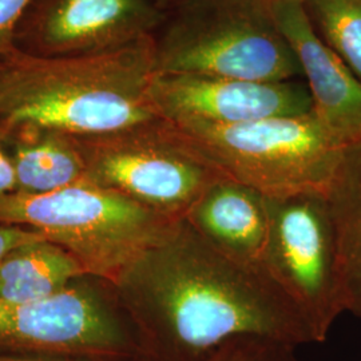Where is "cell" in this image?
<instances>
[{"instance_id": "6da1fadb", "label": "cell", "mask_w": 361, "mask_h": 361, "mask_svg": "<svg viewBox=\"0 0 361 361\" xmlns=\"http://www.w3.org/2000/svg\"><path fill=\"white\" fill-rule=\"evenodd\" d=\"M116 286L150 360H205L241 336L319 344L301 310L262 267L219 253L185 219Z\"/></svg>"}, {"instance_id": "7a4b0ae2", "label": "cell", "mask_w": 361, "mask_h": 361, "mask_svg": "<svg viewBox=\"0 0 361 361\" xmlns=\"http://www.w3.org/2000/svg\"><path fill=\"white\" fill-rule=\"evenodd\" d=\"M154 35L113 51L38 58L0 55V129L38 126L99 135L159 119L150 87Z\"/></svg>"}, {"instance_id": "3957f363", "label": "cell", "mask_w": 361, "mask_h": 361, "mask_svg": "<svg viewBox=\"0 0 361 361\" xmlns=\"http://www.w3.org/2000/svg\"><path fill=\"white\" fill-rule=\"evenodd\" d=\"M178 219L89 180L37 195L0 194V224L43 233L86 274L114 284Z\"/></svg>"}, {"instance_id": "277c9868", "label": "cell", "mask_w": 361, "mask_h": 361, "mask_svg": "<svg viewBox=\"0 0 361 361\" xmlns=\"http://www.w3.org/2000/svg\"><path fill=\"white\" fill-rule=\"evenodd\" d=\"M154 34L155 71L284 82L301 75L269 0H180Z\"/></svg>"}, {"instance_id": "5b68a950", "label": "cell", "mask_w": 361, "mask_h": 361, "mask_svg": "<svg viewBox=\"0 0 361 361\" xmlns=\"http://www.w3.org/2000/svg\"><path fill=\"white\" fill-rule=\"evenodd\" d=\"M171 125L221 174L268 198L326 193L343 152L312 111L238 125Z\"/></svg>"}, {"instance_id": "8992f818", "label": "cell", "mask_w": 361, "mask_h": 361, "mask_svg": "<svg viewBox=\"0 0 361 361\" xmlns=\"http://www.w3.org/2000/svg\"><path fill=\"white\" fill-rule=\"evenodd\" d=\"M0 355L92 361L149 359L116 284L90 274L43 300L0 301Z\"/></svg>"}, {"instance_id": "52a82bcc", "label": "cell", "mask_w": 361, "mask_h": 361, "mask_svg": "<svg viewBox=\"0 0 361 361\" xmlns=\"http://www.w3.org/2000/svg\"><path fill=\"white\" fill-rule=\"evenodd\" d=\"M75 138L86 166L85 180L171 219H183L200 195L224 177L164 118Z\"/></svg>"}, {"instance_id": "ba28073f", "label": "cell", "mask_w": 361, "mask_h": 361, "mask_svg": "<svg viewBox=\"0 0 361 361\" xmlns=\"http://www.w3.org/2000/svg\"><path fill=\"white\" fill-rule=\"evenodd\" d=\"M261 267L296 305L322 344L345 310L335 221L325 193L268 198Z\"/></svg>"}, {"instance_id": "9c48e42d", "label": "cell", "mask_w": 361, "mask_h": 361, "mask_svg": "<svg viewBox=\"0 0 361 361\" xmlns=\"http://www.w3.org/2000/svg\"><path fill=\"white\" fill-rule=\"evenodd\" d=\"M166 18L155 0H34L13 49L38 58L113 51L152 37Z\"/></svg>"}, {"instance_id": "30bf717a", "label": "cell", "mask_w": 361, "mask_h": 361, "mask_svg": "<svg viewBox=\"0 0 361 361\" xmlns=\"http://www.w3.org/2000/svg\"><path fill=\"white\" fill-rule=\"evenodd\" d=\"M150 95L158 116L171 123L238 125L312 111L310 90L296 80L155 73Z\"/></svg>"}, {"instance_id": "8fae6325", "label": "cell", "mask_w": 361, "mask_h": 361, "mask_svg": "<svg viewBox=\"0 0 361 361\" xmlns=\"http://www.w3.org/2000/svg\"><path fill=\"white\" fill-rule=\"evenodd\" d=\"M274 22L307 79L312 114L338 146L361 141V82L312 26L302 0H269Z\"/></svg>"}, {"instance_id": "7c38bea8", "label": "cell", "mask_w": 361, "mask_h": 361, "mask_svg": "<svg viewBox=\"0 0 361 361\" xmlns=\"http://www.w3.org/2000/svg\"><path fill=\"white\" fill-rule=\"evenodd\" d=\"M183 219L219 253L261 267L269 213L267 197L256 189L224 176L200 195Z\"/></svg>"}, {"instance_id": "4fadbf2b", "label": "cell", "mask_w": 361, "mask_h": 361, "mask_svg": "<svg viewBox=\"0 0 361 361\" xmlns=\"http://www.w3.org/2000/svg\"><path fill=\"white\" fill-rule=\"evenodd\" d=\"M0 138L13 164L16 193H50L85 180L75 135L22 125L0 129Z\"/></svg>"}, {"instance_id": "5bb4252c", "label": "cell", "mask_w": 361, "mask_h": 361, "mask_svg": "<svg viewBox=\"0 0 361 361\" xmlns=\"http://www.w3.org/2000/svg\"><path fill=\"white\" fill-rule=\"evenodd\" d=\"M325 195L335 221L345 310L361 320V141L343 147Z\"/></svg>"}, {"instance_id": "9a60e30c", "label": "cell", "mask_w": 361, "mask_h": 361, "mask_svg": "<svg viewBox=\"0 0 361 361\" xmlns=\"http://www.w3.org/2000/svg\"><path fill=\"white\" fill-rule=\"evenodd\" d=\"M85 274L79 261L65 247L47 238L32 241L0 257V301L43 300Z\"/></svg>"}, {"instance_id": "2e32d148", "label": "cell", "mask_w": 361, "mask_h": 361, "mask_svg": "<svg viewBox=\"0 0 361 361\" xmlns=\"http://www.w3.org/2000/svg\"><path fill=\"white\" fill-rule=\"evenodd\" d=\"M317 35L361 82V0H302Z\"/></svg>"}, {"instance_id": "e0dca14e", "label": "cell", "mask_w": 361, "mask_h": 361, "mask_svg": "<svg viewBox=\"0 0 361 361\" xmlns=\"http://www.w3.org/2000/svg\"><path fill=\"white\" fill-rule=\"evenodd\" d=\"M296 348L268 337L241 336L229 340L202 361H297Z\"/></svg>"}, {"instance_id": "ac0fdd59", "label": "cell", "mask_w": 361, "mask_h": 361, "mask_svg": "<svg viewBox=\"0 0 361 361\" xmlns=\"http://www.w3.org/2000/svg\"><path fill=\"white\" fill-rule=\"evenodd\" d=\"M34 0H0V55L13 50V37Z\"/></svg>"}, {"instance_id": "d6986e66", "label": "cell", "mask_w": 361, "mask_h": 361, "mask_svg": "<svg viewBox=\"0 0 361 361\" xmlns=\"http://www.w3.org/2000/svg\"><path fill=\"white\" fill-rule=\"evenodd\" d=\"M43 238H46L43 233L35 229L0 224V257H3L6 253L18 246Z\"/></svg>"}, {"instance_id": "ffe728a7", "label": "cell", "mask_w": 361, "mask_h": 361, "mask_svg": "<svg viewBox=\"0 0 361 361\" xmlns=\"http://www.w3.org/2000/svg\"><path fill=\"white\" fill-rule=\"evenodd\" d=\"M16 188L11 159L0 138V194L13 193Z\"/></svg>"}, {"instance_id": "44dd1931", "label": "cell", "mask_w": 361, "mask_h": 361, "mask_svg": "<svg viewBox=\"0 0 361 361\" xmlns=\"http://www.w3.org/2000/svg\"><path fill=\"white\" fill-rule=\"evenodd\" d=\"M0 361H92L82 359H66V357H39V356H6L0 355ZM133 361H153L150 359H138Z\"/></svg>"}, {"instance_id": "7402d4cb", "label": "cell", "mask_w": 361, "mask_h": 361, "mask_svg": "<svg viewBox=\"0 0 361 361\" xmlns=\"http://www.w3.org/2000/svg\"><path fill=\"white\" fill-rule=\"evenodd\" d=\"M157 3H159L162 7L165 6V4H176V3H178L180 0H155Z\"/></svg>"}]
</instances>
